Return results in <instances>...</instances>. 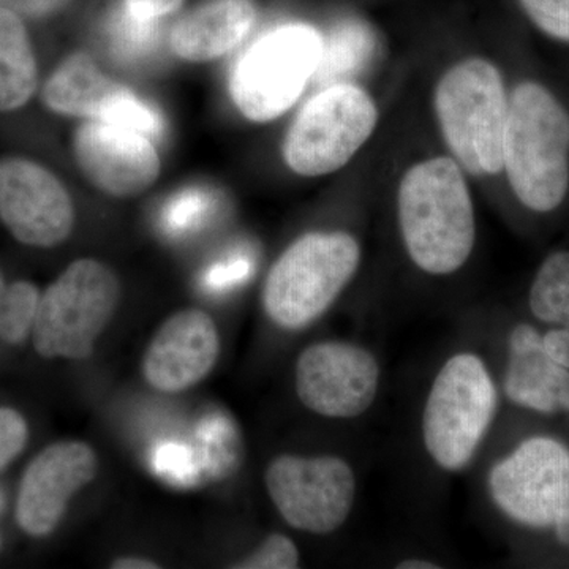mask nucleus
<instances>
[{
  "mask_svg": "<svg viewBox=\"0 0 569 569\" xmlns=\"http://www.w3.org/2000/svg\"><path fill=\"white\" fill-rule=\"evenodd\" d=\"M503 173L533 216H556L569 203V104L538 78H522L509 91Z\"/></svg>",
  "mask_w": 569,
  "mask_h": 569,
  "instance_id": "f257e3e1",
  "label": "nucleus"
},
{
  "mask_svg": "<svg viewBox=\"0 0 569 569\" xmlns=\"http://www.w3.org/2000/svg\"><path fill=\"white\" fill-rule=\"evenodd\" d=\"M399 227L408 257L430 276L458 272L477 242V219L459 164L448 157L425 160L399 187Z\"/></svg>",
  "mask_w": 569,
  "mask_h": 569,
  "instance_id": "f03ea898",
  "label": "nucleus"
},
{
  "mask_svg": "<svg viewBox=\"0 0 569 569\" xmlns=\"http://www.w3.org/2000/svg\"><path fill=\"white\" fill-rule=\"evenodd\" d=\"M500 388L477 351L449 356L427 391L421 417L422 445L433 466L462 473L496 425Z\"/></svg>",
  "mask_w": 569,
  "mask_h": 569,
  "instance_id": "7ed1b4c3",
  "label": "nucleus"
},
{
  "mask_svg": "<svg viewBox=\"0 0 569 569\" xmlns=\"http://www.w3.org/2000/svg\"><path fill=\"white\" fill-rule=\"evenodd\" d=\"M361 264L358 239L316 231L296 239L269 269L261 293L266 317L283 331H302L331 309Z\"/></svg>",
  "mask_w": 569,
  "mask_h": 569,
  "instance_id": "20e7f679",
  "label": "nucleus"
},
{
  "mask_svg": "<svg viewBox=\"0 0 569 569\" xmlns=\"http://www.w3.org/2000/svg\"><path fill=\"white\" fill-rule=\"evenodd\" d=\"M509 92L496 63L466 59L438 82L436 111L456 159L475 176L503 173Z\"/></svg>",
  "mask_w": 569,
  "mask_h": 569,
  "instance_id": "39448f33",
  "label": "nucleus"
},
{
  "mask_svg": "<svg viewBox=\"0 0 569 569\" xmlns=\"http://www.w3.org/2000/svg\"><path fill=\"white\" fill-rule=\"evenodd\" d=\"M486 489L507 522L548 535L569 507V440L553 432L520 438L490 466Z\"/></svg>",
  "mask_w": 569,
  "mask_h": 569,
  "instance_id": "423d86ee",
  "label": "nucleus"
},
{
  "mask_svg": "<svg viewBox=\"0 0 569 569\" xmlns=\"http://www.w3.org/2000/svg\"><path fill=\"white\" fill-rule=\"evenodd\" d=\"M121 301V282L93 258L73 261L41 293L32 343L44 359L91 358Z\"/></svg>",
  "mask_w": 569,
  "mask_h": 569,
  "instance_id": "0eeeda50",
  "label": "nucleus"
},
{
  "mask_svg": "<svg viewBox=\"0 0 569 569\" xmlns=\"http://www.w3.org/2000/svg\"><path fill=\"white\" fill-rule=\"evenodd\" d=\"M323 37L312 26L264 33L236 62L231 99L249 121L269 122L290 110L316 74Z\"/></svg>",
  "mask_w": 569,
  "mask_h": 569,
  "instance_id": "6e6552de",
  "label": "nucleus"
},
{
  "mask_svg": "<svg viewBox=\"0 0 569 569\" xmlns=\"http://www.w3.org/2000/svg\"><path fill=\"white\" fill-rule=\"evenodd\" d=\"M377 104L351 82L321 89L298 112L283 141L296 174L317 178L346 167L376 130Z\"/></svg>",
  "mask_w": 569,
  "mask_h": 569,
  "instance_id": "1a4fd4ad",
  "label": "nucleus"
},
{
  "mask_svg": "<svg viewBox=\"0 0 569 569\" xmlns=\"http://www.w3.org/2000/svg\"><path fill=\"white\" fill-rule=\"evenodd\" d=\"M280 518L298 531L328 537L346 526L358 493L355 468L335 455H280L264 471Z\"/></svg>",
  "mask_w": 569,
  "mask_h": 569,
  "instance_id": "9d476101",
  "label": "nucleus"
},
{
  "mask_svg": "<svg viewBox=\"0 0 569 569\" xmlns=\"http://www.w3.org/2000/svg\"><path fill=\"white\" fill-rule=\"evenodd\" d=\"M380 385L377 356L351 340H320L305 348L296 361V396L321 418L350 421L362 417L376 403Z\"/></svg>",
  "mask_w": 569,
  "mask_h": 569,
  "instance_id": "9b49d317",
  "label": "nucleus"
},
{
  "mask_svg": "<svg viewBox=\"0 0 569 569\" xmlns=\"http://www.w3.org/2000/svg\"><path fill=\"white\" fill-rule=\"evenodd\" d=\"M0 220L21 244L51 249L73 231L74 206L50 170L7 157L0 160Z\"/></svg>",
  "mask_w": 569,
  "mask_h": 569,
  "instance_id": "f8f14e48",
  "label": "nucleus"
},
{
  "mask_svg": "<svg viewBox=\"0 0 569 569\" xmlns=\"http://www.w3.org/2000/svg\"><path fill=\"white\" fill-rule=\"evenodd\" d=\"M97 471L99 459L84 441H56L41 449L26 467L18 486V527L31 538L50 537L66 516L71 498L91 485Z\"/></svg>",
  "mask_w": 569,
  "mask_h": 569,
  "instance_id": "ddd939ff",
  "label": "nucleus"
},
{
  "mask_svg": "<svg viewBox=\"0 0 569 569\" xmlns=\"http://www.w3.org/2000/svg\"><path fill=\"white\" fill-rule=\"evenodd\" d=\"M78 167L100 192L114 198L144 193L160 174L151 138L130 129L88 119L73 137Z\"/></svg>",
  "mask_w": 569,
  "mask_h": 569,
  "instance_id": "4468645a",
  "label": "nucleus"
},
{
  "mask_svg": "<svg viewBox=\"0 0 569 569\" xmlns=\"http://www.w3.org/2000/svg\"><path fill=\"white\" fill-rule=\"evenodd\" d=\"M220 355L216 321L201 309L173 313L157 329L142 356V376L167 395L197 387L212 372Z\"/></svg>",
  "mask_w": 569,
  "mask_h": 569,
  "instance_id": "2eb2a0df",
  "label": "nucleus"
},
{
  "mask_svg": "<svg viewBox=\"0 0 569 569\" xmlns=\"http://www.w3.org/2000/svg\"><path fill=\"white\" fill-rule=\"evenodd\" d=\"M252 0H209L176 22L170 47L189 62H208L234 50L252 31Z\"/></svg>",
  "mask_w": 569,
  "mask_h": 569,
  "instance_id": "dca6fc26",
  "label": "nucleus"
},
{
  "mask_svg": "<svg viewBox=\"0 0 569 569\" xmlns=\"http://www.w3.org/2000/svg\"><path fill=\"white\" fill-rule=\"evenodd\" d=\"M500 388L512 407L527 413L569 417V370L550 361L542 346L507 353Z\"/></svg>",
  "mask_w": 569,
  "mask_h": 569,
  "instance_id": "f3484780",
  "label": "nucleus"
},
{
  "mask_svg": "<svg viewBox=\"0 0 569 569\" xmlns=\"http://www.w3.org/2000/svg\"><path fill=\"white\" fill-rule=\"evenodd\" d=\"M122 88L97 67L91 56L77 52L52 71L41 89V100L58 114L100 121Z\"/></svg>",
  "mask_w": 569,
  "mask_h": 569,
  "instance_id": "a211bd4d",
  "label": "nucleus"
},
{
  "mask_svg": "<svg viewBox=\"0 0 569 569\" xmlns=\"http://www.w3.org/2000/svg\"><path fill=\"white\" fill-rule=\"evenodd\" d=\"M39 69L24 22L0 9V111L20 110L37 91Z\"/></svg>",
  "mask_w": 569,
  "mask_h": 569,
  "instance_id": "6ab92c4d",
  "label": "nucleus"
},
{
  "mask_svg": "<svg viewBox=\"0 0 569 569\" xmlns=\"http://www.w3.org/2000/svg\"><path fill=\"white\" fill-rule=\"evenodd\" d=\"M376 44V36L366 22L340 21L328 39H323V51L312 81L321 89L347 82L346 78L365 69Z\"/></svg>",
  "mask_w": 569,
  "mask_h": 569,
  "instance_id": "aec40b11",
  "label": "nucleus"
},
{
  "mask_svg": "<svg viewBox=\"0 0 569 569\" xmlns=\"http://www.w3.org/2000/svg\"><path fill=\"white\" fill-rule=\"evenodd\" d=\"M531 320L548 326H569V249L550 252L539 263L527 293Z\"/></svg>",
  "mask_w": 569,
  "mask_h": 569,
  "instance_id": "412c9836",
  "label": "nucleus"
},
{
  "mask_svg": "<svg viewBox=\"0 0 569 569\" xmlns=\"http://www.w3.org/2000/svg\"><path fill=\"white\" fill-rule=\"evenodd\" d=\"M40 298L37 284L28 280H17L9 284L6 310L0 317V340L3 343L17 347L31 339Z\"/></svg>",
  "mask_w": 569,
  "mask_h": 569,
  "instance_id": "4be33fe9",
  "label": "nucleus"
},
{
  "mask_svg": "<svg viewBox=\"0 0 569 569\" xmlns=\"http://www.w3.org/2000/svg\"><path fill=\"white\" fill-rule=\"evenodd\" d=\"M100 121L133 130L151 140L162 137L164 129L160 112L151 104L142 102L140 97L126 86L108 104Z\"/></svg>",
  "mask_w": 569,
  "mask_h": 569,
  "instance_id": "5701e85b",
  "label": "nucleus"
},
{
  "mask_svg": "<svg viewBox=\"0 0 569 569\" xmlns=\"http://www.w3.org/2000/svg\"><path fill=\"white\" fill-rule=\"evenodd\" d=\"M159 39V21H141L119 7L111 20L112 47L122 58L148 54Z\"/></svg>",
  "mask_w": 569,
  "mask_h": 569,
  "instance_id": "b1692460",
  "label": "nucleus"
},
{
  "mask_svg": "<svg viewBox=\"0 0 569 569\" xmlns=\"http://www.w3.org/2000/svg\"><path fill=\"white\" fill-rule=\"evenodd\" d=\"M301 565V553L290 537L283 533L268 535L253 552L231 568L239 569H295Z\"/></svg>",
  "mask_w": 569,
  "mask_h": 569,
  "instance_id": "393cba45",
  "label": "nucleus"
},
{
  "mask_svg": "<svg viewBox=\"0 0 569 569\" xmlns=\"http://www.w3.org/2000/svg\"><path fill=\"white\" fill-rule=\"evenodd\" d=\"M519 6L538 31L569 44V0H519Z\"/></svg>",
  "mask_w": 569,
  "mask_h": 569,
  "instance_id": "a878e982",
  "label": "nucleus"
},
{
  "mask_svg": "<svg viewBox=\"0 0 569 569\" xmlns=\"http://www.w3.org/2000/svg\"><path fill=\"white\" fill-rule=\"evenodd\" d=\"M211 194L203 190H186L176 194L163 212V222L171 231H186L204 219L211 209Z\"/></svg>",
  "mask_w": 569,
  "mask_h": 569,
  "instance_id": "bb28decb",
  "label": "nucleus"
},
{
  "mask_svg": "<svg viewBox=\"0 0 569 569\" xmlns=\"http://www.w3.org/2000/svg\"><path fill=\"white\" fill-rule=\"evenodd\" d=\"M29 440V425L20 411L0 407V471L24 451Z\"/></svg>",
  "mask_w": 569,
  "mask_h": 569,
  "instance_id": "cd10ccee",
  "label": "nucleus"
},
{
  "mask_svg": "<svg viewBox=\"0 0 569 569\" xmlns=\"http://www.w3.org/2000/svg\"><path fill=\"white\" fill-rule=\"evenodd\" d=\"M70 0H0V9L13 11L21 20H41L66 9Z\"/></svg>",
  "mask_w": 569,
  "mask_h": 569,
  "instance_id": "c85d7f7f",
  "label": "nucleus"
},
{
  "mask_svg": "<svg viewBox=\"0 0 569 569\" xmlns=\"http://www.w3.org/2000/svg\"><path fill=\"white\" fill-rule=\"evenodd\" d=\"M183 0H122L121 9L141 21H159L181 9Z\"/></svg>",
  "mask_w": 569,
  "mask_h": 569,
  "instance_id": "c756f323",
  "label": "nucleus"
},
{
  "mask_svg": "<svg viewBox=\"0 0 569 569\" xmlns=\"http://www.w3.org/2000/svg\"><path fill=\"white\" fill-rule=\"evenodd\" d=\"M541 346L550 361L569 370V326L542 328Z\"/></svg>",
  "mask_w": 569,
  "mask_h": 569,
  "instance_id": "7c9ffc66",
  "label": "nucleus"
},
{
  "mask_svg": "<svg viewBox=\"0 0 569 569\" xmlns=\"http://www.w3.org/2000/svg\"><path fill=\"white\" fill-rule=\"evenodd\" d=\"M249 272V263L244 260L231 261L228 264H219L209 271L206 282L209 287L220 288L227 284L239 282Z\"/></svg>",
  "mask_w": 569,
  "mask_h": 569,
  "instance_id": "2f4dec72",
  "label": "nucleus"
},
{
  "mask_svg": "<svg viewBox=\"0 0 569 569\" xmlns=\"http://www.w3.org/2000/svg\"><path fill=\"white\" fill-rule=\"evenodd\" d=\"M549 537L552 538L553 545L557 546L563 552L569 553V507L567 511L561 515V518L557 520L556 526L549 531Z\"/></svg>",
  "mask_w": 569,
  "mask_h": 569,
  "instance_id": "473e14b6",
  "label": "nucleus"
},
{
  "mask_svg": "<svg viewBox=\"0 0 569 569\" xmlns=\"http://www.w3.org/2000/svg\"><path fill=\"white\" fill-rule=\"evenodd\" d=\"M111 568L114 569H159L160 565L142 557H119L111 561Z\"/></svg>",
  "mask_w": 569,
  "mask_h": 569,
  "instance_id": "72a5a7b5",
  "label": "nucleus"
},
{
  "mask_svg": "<svg viewBox=\"0 0 569 569\" xmlns=\"http://www.w3.org/2000/svg\"><path fill=\"white\" fill-rule=\"evenodd\" d=\"M397 569H440L441 565H438L437 561L429 559H419V557H413V559L400 560L399 563L396 565Z\"/></svg>",
  "mask_w": 569,
  "mask_h": 569,
  "instance_id": "f704fd0d",
  "label": "nucleus"
},
{
  "mask_svg": "<svg viewBox=\"0 0 569 569\" xmlns=\"http://www.w3.org/2000/svg\"><path fill=\"white\" fill-rule=\"evenodd\" d=\"M9 284L2 269H0V317H2L3 310H6L7 298H9Z\"/></svg>",
  "mask_w": 569,
  "mask_h": 569,
  "instance_id": "c9c22d12",
  "label": "nucleus"
},
{
  "mask_svg": "<svg viewBox=\"0 0 569 569\" xmlns=\"http://www.w3.org/2000/svg\"><path fill=\"white\" fill-rule=\"evenodd\" d=\"M3 507H6V493L0 489V516H2ZM0 549H2V537H0Z\"/></svg>",
  "mask_w": 569,
  "mask_h": 569,
  "instance_id": "e433bc0d",
  "label": "nucleus"
}]
</instances>
